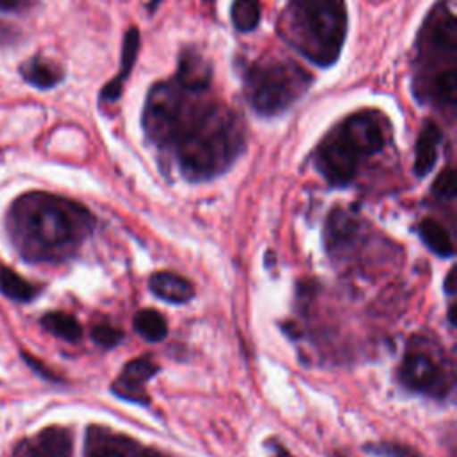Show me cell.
Returning <instances> with one entry per match:
<instances>
[{
  "label": "cell",
  "mask_w": 457,
  "mask_h": 457,
  "mask_svg": "<svg viewBox=\"0 0 457 457\" xmlns=\"http://www.w3.org/2000/svg\"><path fill=\"white\" fill-rule=\"evenodd\" d=\"M275 457H293V455H291V453H289L287 450H284V448H278V450H277V455H275Z\"/></svg>",
  "instance_id": "cell-27"
},
{
  "label": "cell",
  "mask_w": 457,
  "mask_h": 457,
  "mask_svg": "<svg viewBox=\"0 0 457 457\" xmlns=\"http://www.w3.org/2000/svg\"><path fill=\"white\" fill-rule=\"evenodd\" d=\"M41 325L54 336L66 341H79L82 337L80 323L66 312H48L41 318Z\"/></svg>",
  "instance_id": "cell-16"
},
{
  "label": "cell",
  "mask_w": 457,
  "mask_h": 457,
  "mask_svg": "<svg viewBox=\"0 0 457 457\" xmlns=\"http://www.w3.org/2000/svg\"><path fill=\"white\" fill-rule=\"evenodd\" d=\"M159 4H161V0H150V2H148V11L154 12L155 7H159Z\"/></svg>",
  "instance_id": "cell-26"
},
{
  "label": "cell",
  "mask_w": 457,
  "mask_h": 457,
  "mask_svg": "<svg viewBox=\"0 0 457 457\" xmlns=\"http://www.w3.org/2000/svg\"><path fill=\"white\" fill-rule=\"evenodd\" d=\"M157 371H159V366L150 359L146 357L134 359L125 364L123 371L112 384V391L114 395L125 400H130L136 403H148V395L145 386L150 380V377Z\"/></svg>",
  "instance_id": "cell-8"
},
{
  "label": "cell",
  "mask_w": 457,
  "mask_h": 457,
  "mask_svg": "<svg viewBox=\"0 0 457 457\" xmlns=\"http://www.w3.org/2000/svg\"><path fill=\"white\" fill-rule=\"evenodd\" d=\"M364 450L375 457H421L414 448L405 446L402 443H391V441L370 443L364 446Z\"/></svg>",
  "instance_id": "cell-19"
},
{
  "label": "cell",
  "mask_w": 457,
  "mask_h": 457,
  "mask_svg": "<svg viewBox=\"0 0 457 457\" xmlns=\"http://www.w3.org/2000/svg\"><path fill=\"white\" fill-rule=\"evenodd\" d=\"M91 337L96 345L104 346V348H111L114 345H118L123 337V332L109 323H98L93 330H91Z\"/></svg>",
  "instance_id": "cell-20"
},
{
  "label": "cell",
  "mask_w": 457,
  "mask_h": 457,
  "mask_svg": "<svg viewBox=\"0 0 457 457\" xmlns=\"http://www.w3.org/2000/svg\"><path fill=\"white\" fill-rule=\"evenodd\" d=\"M400 377L409 389L423 393L439 389L441 382L445 380V373L441 371L434 355L418 348L407 352Z\"/></svg>",
  "instance_id": "cell-7"
},
{
  "label": "cell",
  "mask_w": 457,
  "mask_h": 457,
  "mask_svg": "<svg viewBox=\"0 0 457 457\" xmlns=\"http://www.w3.org/2000/svg\"><path fill=\"white\" fill-rule=\"evenodd\" d=\"M230 20L239 32L253 30L261 21L259 0H234L230 5Z\"/></svg>",
  "instance_id": "cell-18"
},
{
  "label": "cell",
  "mask_w": 457,
  "mask_h": 457,
  "mask_svg": "<svg viewBox=\"0 0 457 457\" xmlns=\"http://www.w3.org/2000/svg\"><path fill=\"white\" fill-rule=\"evenodd\" d=\"M180 86L191 91H207L212 80L211 62L193 46L182 50L177 75L173 77Z\"/></svg>",
  "instance_id": "cell-9"
},
{
  "label": "cell",
  "mask_w": 457,
  "mask_h": 457,
  "mask_svg": "<svg viewBox=\"0 0 457 457\" xmlns=\"http://www.w3.org/2000/svg\"><path fill=\"white\" fill-rule=\"evenodd\" d=\"M30 0H0V9L2 11H20L29 5Z\"/></svg>",
  "instance_id": "cell-22"
},
{
  "label": "cell",
  "mask_w": 457,
  "mask_h": 457,
  "mask_svg": "<svg viewBox=\"0 0 457 457\" xmlns=\"http://www.w3.org/2000/svg\"><path fill=\"white\" fill-rule=\"evenodd\" d=\"M148 286L157 298H161L168 303H186L195 295L193 284L187 278H184L177 273H171V271L154 273L150 277Z\"/></svg>",
  "instance_id": "cell-12"
},
{
  "label": "cell",
  "mask_w": 457,
  "mask_h": 457,
  "mask_svg": "<svg viewBox=\"0 0 457 457\" xmlns=\"http://www.w3.org/2000/svg\"><path fill=\"white\" fill-rule=\"evenodd\" d=\"M143 457H159V455H155V453H146V455H143Z\"/></svg>",
  "instance_id": "cell-28"
},
{
  "label": "cell",
  "mask_w": 457,
  "mask_h": 457,
  "mask_svg": "<svg viewBox=\"0 0 457 457\" xmlns=\"http://www.w3.org/2000/svg\"><path fill=\"white\" fill-rule=\"evenodd\" d=\"M141 45V36L136 27H130L125 36H123V45H121V61H120V71L104 86L100 91V100L104 102H116L121 96L125 80L130 77L132 68L137 59Z\"/></svg>",
  "instance_id": "cell-10"
},
{
  "label": "cell",
  "mask_w": 457,
  "mask_h": 457,
  "mask_svg": "<svg viewBox=\"0 0 457 457\" xmlns=\"http://www.w3.org/2000/svg\"><path fill=\"white\" fill-rule=\"evenodd\" d=\"M134 328L141 337H145L146 341H152V343L162 341L168 334V325H166L162 314H159L154 309H143V311L136 312Z\"/></svg>",
  "instance_id": "cell-15"
},
{
  "label": "cell",
  "mask_w": 457,
  "mask_h": 457,
  "mask_svg": "<svg viewBox=\"0 0 457 457\" xmlns=\"http://www.w3.org/2000/svg\"><path fill=\"white\" fill-rule=\"evenodd\" d=\"M21 77L25 82H29L34 87L48 89L54 87L62 79V71L57 64L43 59V57H32L20 68Z\"/></svg>",
  "instance_id": "cell-13"
},
{
  "label": "cell",
  "mask_w": 457,
  "mask_h": 457,
  "mask_svg": "<svg viewBox=\"0 0 457 457\" xmlns=\"http://www.w3.org/2000/svg\"><path fill=\"white\" fill-rule=\"evenodd\" d=\"M445 291H446L448 295H453V293H455V270H453V268H452V270L448 271V275H446Z\"/></svg>",
  "instance_id": "cell-24"
},
{
  "label": "cell",
  "mask_w": 457,
  "mask_h": 457,
  "mask_svg": "<svg viewBox=\"0 0 457 457\" xmlns=\"http://www.w3.org/2000/svg\"><path fill=\"white\" fill-rule=\"evenodd\" d=\"M0 291L18 302H29L36 296V287L5 266H0Z\"/></svg>",
  "instance_id": "cell-17"
},
{
  "label": "cell",
  "mask_w": 457,
  "mask_h": 457,
  "mask_svg": "<svg viewBox=\"0 0 457 457\" xmlns=\"http://www.w3.org/2000/svg\"><path fill=\"white\" fill-rule=\"evenodd\" d=\"M432 191L441 198H453L455 196V171L453 168H445L437 179L434 180Z\"/></svg>",
  "instance_id": "cell-21"
},
{
  "label": "cell",
  "mask_w": 457,
  "mask_h": 457,
  "mask_svg": "<svg viewBox=\"0 0 457 457\" xmlns=\"http://www.w3.org/2000/svg\"><path fill=\"white\" fill-rule=\"evenodd\" d=\"M418 232H420V237L423 239V243L439 257L453 255L452 237L439 221H436L432 218H425V220H421Z\"/></svg>",
  "instance_id": "cell-14"
},
{
  "label": "cell",
  "mask_w": 457,
  "mask_h": 457,
  "mask_svg": "<svg viewBox=\"0 0 457 457\" xmlns=\"http://www.w3.org/2000/svg\"><path fill=\"white\" fill-rule=\"evenodd\" d=\"M89 221L84 209L61 198L43 195L34 198L27 225L39 245L61 248L70 245L79 236V228H84Z\"/></svg>",
  "instance_id": "cell-5"
},
{
  "label": "cell",
  "mask_w": 457,
  "mask_h": 457,
  "mask_svg": "<svg viewBox=\"0 0 457 457\" xmlns=\"http://www.w3.org/2000/svg\"><path fill=\"white\" fill-rule=\"evenodd\" d=\"M243 82L250 107L262 116H275L309 89L312 75L291 59H271L250 64Z\"/></svg>",
  "instance_id": "cell-4"
},
{
  "label": "cell",
  "mask_w": 457,
  "mask_h": 457,
  "mask_svg": "<svg viewBox=\"0 0 457 457\" xmlns=\"http://www.w3.org/2000/svg\"><path fill=\"white\" fill-rule=\"evenodd\" d=\"M443 139L441 129L434 120H427L416 139V154H414V173L421 179L425 177L436 164L439 154V143Z\"/></svg>",
  "instance_id": "cell-11"
},
{
  "label": "cell",
  "mask_w": 457,
  "mask_h": 457,
  "mask_svg": "<svg viewBox=\"0 0 457 457\" xmlns=\"http://www.w3.org/2000/svg\"><path fill=\"white\" fill-rule=\"evenodd\" d=\"M205 2H212V0H205Z\"/></svg>",
  "instance_id": "cell-29"
},
{
  "label": "cell",
  "mask_w": 457,
  "mask_h": 457,
  "mask_svg": "<svg viewBox=\"0 0 457 457\" xmlns=\"http://www.w3.org/2000/svg\"><path fill=\"white\" fill-rule=\"evenodd\" d=\"M389 120L380 111H359L346 116L320 143L314 164L332 186H346L357 173L359 161L386 146Z\"/></svg>",
  "instance_id": "cell-3"
},
{
  "label": "cell",
  "mask_w": 457,
  "mask_h": 457,
  "mask_svg": "<svg viewBox=\"0 0 457 457\" xmlns=\"http://www.w3.org/2000/svg\"><path fill=\"white\" fill-rule=\"evenodd\" d=\"M141 125L150 141L170 148L189 180L223 173L245 148V125L225 104L191 91L175 79L148 91Z\"/></svg>",
  "instance_id": "cell-1"
},
{
  "label": "cell",
  "mask_w": 457,
  "mask_h": 457,
  "mask_svg": "<svg viewBox=\"0 0 457 457\" xmlns=\"http://www.w3.org/2000/svg\"><path fill=\"white\" fill-rule=\"evenodd\" d=\"M416 46L421 73L439 64L457 66V21L446 0H441L428 12Z\"/></svg>",
  "instance_id": "cell-6"
},
{
  "label": "cell",
  "mask_w": 457,
  "mask_h": 457,
  "mask_svg": "<svg viewBox=\"0 0 457 457\" xmlns=\"http://www.w3.org/2000/svg\"><path fill=\"white\" fill-rule=\"evenodd\" d=\"M89 457H123V453L116 448H96L89 453Z\"/></svg>",
  "instance_id": "cell-23"
},
{
  "label": "cell",
  "mask_w": 457,
  "mask_h": 457,
  "mask_svg": "<svg viewBox=\"0 0 457 457\" xmlns=\"http://www.w3.org/2000/svg\"><path fill=\"white\" fill-rule=\"evenodd\" d=\"M453 311H455V305H450V309H448V321H450V325H455V318H453Z\"/></svg>",
  "instance_id": "cell-25"
},
{
  "label": "cell",
  "mask_w": 457,
  "mask_h": 457,
  "mask_svg": "<svg viewBox=\"0 0 457 457\" xmlns=\"http://www.w3.org/2000/svg\"><path fill=\"white\" fill-rule=\"evenodd\" d=\"M346 27L345 0H289L278 20L280 36L321 68L337 61Z\"/></svg>",
  "instance_id": "cell-2"
}]
</instances>
